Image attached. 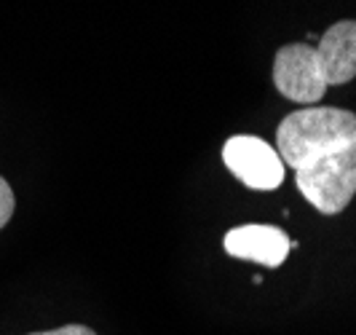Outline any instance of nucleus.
Instances as JSON below:
<instances>
[{
    "mask_svg": "<svg viewBox=\"0 0 356 335\" xmlns=\"http://www.w3.org/2000/svg\"><path fill=\"white\" fill-rule=\"evenodd\" d=\"M356 78V19H340L311 43H286L273 59L276 91L303 102L305 107L321 102L330 86H343Z\"/></svg>",
    "mask_w": 356,
    "mask_h": 335,
    "instance_id": "f257e3e1",
    "label": "nucleus"
},
{
    "mask_svg": "<svg viewBox=\"0 0 356 335\" xmlns=\"http://www.w3.org/2000/svg\"><path fill=\"white\" fill-rule=\"evenodd\" d=\"M356 145V113L343 107H300L276 129V153L295 172Z\"/></svg>",
    "mask_w": 356,
    "mask_h": 335,
    "instance_id": "f03ea898",
    "label": "nucleus"
},
{
    "mask_svg": "<svg viewBox=\"0 0 356 335\" xmlns=\"http://www.w3.org/2000/svg\"><path fill=\"white\" fill-rule=\"evenodd\" d=\"M295 185L321 215H340L356 196V145L295 172Z\"/></svg>",
    "mask_w": 356,
    "mask_h": 335,
    "instance_id": "7ed1b4c3",
    "label": "nucleus"
},
{
    "mask_svg": "<svg viewBox=\"0 0 356 335\" xmlns=\"http://www.w3.org/2000/svg\"><path fill=\"white\" fill-rule=\"evenodd\" d=\"M222 161L238 182L252 191H276L284 182V161L273 145L254 134H236L222 145Z\"/></svg>",
    "mask_w": 356,
    "mask_h": 335,
    "instance_id": "20e7f679",
    "label": "nucleus"
},
{
    "mask_svg": "<svg viewBox=\"0 0 356 335\" xmlns=\"http://www.w3.org/2000/svg\"><path fill=\"white\" fill-rule=\"evenodd\" d=\"M225 252L238 260H252V263L276 268L286 260L292 242L282 228L276 226H238L225 233L222 239Z\"/></svg>",
    "mask_w": 356,
    "mask_h": 335,
    "instance_id": "39448f33",
    "label": "nucleus"
},
{
    "mask_svg": "<svg viewBox=\"0 0 356 335\" xmlns=\"http://www.w3.org/2000/svg\"><path fill=\"white\" fill-rule=\"evenodd\" d=\"M17 210V198H14V188L8 185L6 177H0V231L6 228V223L14 217Z\"/></svg>",
    "mask_w": 356,
    "mask_h": 335,
    "instance_id": "423d86ee",
    "label": "nucleus"
},
{
    "mask_svg": "<svg viewBox=\"0 0 356 335\" xmlns=\"http://www.w3.org/2000/svg\"><path fill=\"white\" fill-rule=\"evenodd\" d=\"M30 335H97L86 325H65V327H56V330H46V333H30Z\"/></svg>",
    "mask_w": 356,
    "mask_h": 335,
    "instance_id": "0eeeda50",
    "label": "nucleus"
}]
</instances>
